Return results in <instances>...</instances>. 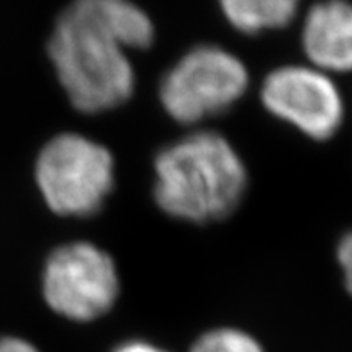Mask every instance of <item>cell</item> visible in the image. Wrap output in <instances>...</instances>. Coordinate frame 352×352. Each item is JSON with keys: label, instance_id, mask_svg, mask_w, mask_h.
<instances>
[{"label": "cell", "instance_id": "6da1fadb", "mask_svg": "<svg viewBox=\"0 0 352 352\" xmlns=\"http://www.w3.org/2000/svg\"><path fill=\"white\" fill-rule=\"evenodd\" d=\"M154 36L151 16L131 0H72L54 25L47 52L72 106L97 115L133 97L129 50L148 49Z\"/></svg>", "mask_w": 352, "mask_h": 352}, {"label": "cell", "instance_id": "7a4b0ae2", "mask_svg": "<svg viewBox=\"0 0 352 352\" xmlns=\"http://www.w3.org/2000/svg\"><path fill=\"white\" fill-rule=\"evenodd\" d=\"M247 166L223 134L193 131L161 148L154 160V201L172 219L223 220L247 192Z\"/></svg>", "mask_w": 352, "mask_h": 352}, {"label": "cell", "instance_id": "3957f363", "mask_svg": "<svg viewBox=\"0 0 352 352\" xmlns=\"http://www.w3.org/2000/svg\"><path fill=\"white\" fill-rule=\"evenodd\" d=\"M34 181L52 213L86 219L111 195L115 160L109 148L85 134H56L36 157Z\"/></svg>", "mask_w": 352, "mask_h": 352}, {"label": "cell", "instance_id": "277c9868", "mask_svg": "<svg viewBox=\"0 0 352 352\" xmlns=\"http://www.w3.org/2000/svg\"><path fill=\"white\" fill-rule=\"evenodd\" d=\"M249 82V70L238 56L219 45H199L166 70L157 97L172 120L197 125L229 111Z\"/></svg>", "mask_w": 352, "mask_h": 352}, {"label": "cell", "instance_id": "5b68a950", "mask_svg": "<svg viewBox=\"0 0 352 352\" xmlns=\"http://www.w3.org/2000/svg\"><path fill=\"white\" fill-rule=\"evenodd\" d=\"M50 309L72 322H94L111 311L120 277L113 258L91 241H70L52 250L41 274Z\"/></svg>", "mask_w": 352, "mask_h": 352}, {"label": "cell", "instance_id": "8992f818", "mask_svg": "<svg viewBox=\"0 0 352 352\" xmlns=\"http://www.w3.org/2000/svg\"><path fill=\"white\" fill-rule=\"evenodd\" d=\"M261 104L277 120L315 142L335 138L345 118V102L335 79L311 65H283L261 85Z\"/></svg>", "mask_w": 352, "mask_h": 352}, {"label": "cell", "instance_id": "52a82bcc", "mask_svg": "<svg viewBox=\"0 0 352 352\" xmlns=\"http://www.w3.org/2000/svg\"><path fill=\"white\" fill-rule=\"evenodd\" d=\"M300 45L308 65L327 76L352 72V4L322 0L304 16Z\"/></svg>", "mask_w": 352, "mask_h": 352}, {"label": "cell", "instance_id": "ba28073f", "mask_svg": "<svg viewBox=\"0 0 352 352\" xmlns=\"http://www.w3.org/2000/svg\"><path fill=\"white\" fill-rule=\"evenodd\" d=\"M223 16L243 34H259L290 25L300 0H219Z\"/></svg>", "mask_w": 352, "mask_h": 352}, {"label": "cell", "instance_id": "9c48e42d", "mask_svg": "<svg viewBox=\"0 0 352 352\" xmlns=\"http://www.w3.org/2000/svg\"><path fill=\"white\" fill-rule=\"evenodd\" d=\"M190 352H265L261 344L247 331L217 327L195 340Z\"/></svg>", "mask_w": 352, "mask_h": 352}, {"label": "cell", "instance_id": "30bf717a", "mask_svg": "<svg viewBox=\"0 0 352 352\" xmlns=\"http://www.w3.org/2000/svg\"><path fill=\"white\" fill-rule=\"evenodd\" d=\"M336 259H338L340 270L344 274L345 288L352 295V231L345 232L344 236L340 238L338 247H336Z\"/></svg>", "mask_w": 352, "mask_h": 352}, {"label": "cell", "instance_id": "8fae6325", "mask_svg": "<svg viewBox=\"0 0 352 352\" xmlns=\"http://www.w3.org/2000/svg\"><path fill=\"white\" fill-rule=\"evenodd\" d=\"M0 352H40L31 342L18 336H0Z\"/></svg>", "mask_w": 352, "mask_h": 352}, {"label": "cell", "instance_id": "7c38bea8", "mask_svg": "<svg viewBox=\"0 0 352 352\" xmlns=\"http://www.w3.org/2000/svg\"><path fill=\"white\" fill-rule=\"evenodd\" d=\"M113 352H168L165 349L157 347V345L151 344V342H143V340H129L124 342Z\"/></svg>", "mask_w": 352, "mask_h": 352}]
</instances>
